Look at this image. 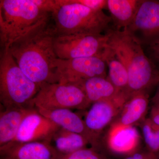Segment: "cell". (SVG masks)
I'll list each match as a JSON object with an SVG mask.
<instances>
[{
    "instance_id": "6da1fadb",
    "label": "cell",
    "mask_w": 159,
    "mask_h": 159,
    "mask_svg": "<svg viewBox=\"0 0 159 159\" xmlns=\"http://www.w3.org/2000/svg\"><path fill=\"white\" fill-rule=\"evenodd\" d=\"M51 17L16 40L9 52L18 66L29 79L40 86L45 83H57L54 62L56 34Z\"/></svg>"
},
{
    "instance_id": "7a4b0ae2",
    "label": "cell",
    "mask_w": 159,
    "mask_h": 159,
    "mask_svg": "<svg viewBox=\"0 0 159 159\" xmlns=\"http://www.w3.org/2000/svg\"><path fill=\"white\" fill-rule=\"evenodd\" d=\"M108 45L121 61L128 72L126 101L133 95L148 91L159 84V70L145 54L138 39L126 29L111 28Z\"/></svg>"
},
{
    "instance_id": "3957f363",
    "label": "cell",
    "mask_w": 159,
    "mask_h": 159,
    "mask_svg": "<svg viewBox=\"0 0 159 159\" xmlns=\"http://www.w3.org/2000/svg\"><path fill=\"white\" fill-rule=\"evenodd\" d=\"M60 7L51 15L54 30L59 34H100L111 28L110 16L75 2L58 0Z\"/></svg>"
},
{
    "instance_id": "277c9868",
    "label": "cell",
    "mask_w": 159,
    "mask_h": 159,
    "mask_svg": "<svg viewBox=\"0 0 159 159\" xmlns=\"http://www.w3.org/2000/svg\"><path fill=\"white\" fill-rule=\"evenodd\" d=\"M51 16L32 0H1V49L9 48L16 40Z\"/></svg>"
},
{
    "instance_id": "5b68a950",
    "label": "cell",
    "mask_w": 159,
    "mask_h": 159,
    "mask_svg": "<svg viewBox=\"0 0 159 159\" xmlns=\"http://www.w3.org/2000/svg\"><path fill=\"white\" fill-rule=\"evenodd\" d=\"M39 88L20 69L9 49H1V107L4 108L34 107L31 102Z\"/></svg>"
},
{
    "instance_id": "8992f818",
    "label": "cell",
    "mask_w": 159,
    "mask_h": 159,
    "mask_svg": "<svg viewBox=\"0 0 159 159\" xmlns=\"http://www.w3.org/2000/svg\"><path fill=\"white\" fill-rule=\"evenodd\" d=\"M32 100L36 109L84 110L91 104L82 87L79 84L45 83Z\"/></svg>"
},
{
    "instance_id": "52a82bcc",
    "label": "cell",
    "mask_w": 159,
    "mask_h": 159,
    "mask_svg": "<svg viewBox=\"0 0 159 159\" xmlns=\"http://www.w3.org/2000/svg\"><path fill=\"white\" fill-rule=\"evenodd\" d=\"M108 34H59L54 39L57 58L71 59L101 56L108 45Z\"/></svg>"
},
{
    "instance_id": "ba28073f",
    "label": "cell",
    "mask_w": 159,
    "mask_h": 159,
    "mask_svg": "<svg viewBox=\"0 0 159 159\" xmlns=\"http://www.w3.org/2000/svg\"><path fill=\"white\" fill-rule=\"evenodd\" d=\"M57 83L80 84L95 77H107L106 63L101 56L71 59L57 58L54 62Z\"/></svg>"
},
{
    "instance_id": "9c48e42d",
    "label": "cell",
    "mask_w": 159,
    "mask_h": 159,
    "mask_svg": "<svg viewBox=\"0 0 159 159\" xmlns=\"http://www.w3.org/2000/svg\"><path fill=\"white\" fill-rule=\"evenodd\" d=\"M142 46L159 43V0H142L133 20L126 28Z\"/></svg>"
},
{
    "instance_id": "30bf717a",
    "label": "cell",
    "mask_w": 159,
    "mask_h": 159,
    "mask_svg": "<svg viewBox=\"0 0 159 159\" xmlns=\"http://www.w3.org/2000/svg\"><path fill=\"white\" fill-rule=\"evenodd\" d=\"M60 128L35 108L23 120L11 142H46L51 143L54 134Z\"/></svg>"
},
{
    "instance_id": "8fae6325",
    "label": "cell",
    "mask_w": 159,
    "mask_h": 159,
    "mask_svg": "<svg viewBox=\"0 0 159 159\" xmlns=\"http://www.w3.org/2000/svg\"><path fill=\"white\" fill-rule=\"evenodd\" d=\"M125 103L118 100H102L93 103L87 112L86 126L100 144V135L122 110Z\"/></svg>"
},
{
    "instance_id": "7c38bea8",
    "label": "cell",
    "mask_w": 159,
    "mask_h": 159,
    "mask_svg": "<svg viewBox=\"0 0 159 159\" xmlns=\"http://www.w3.org/2000/svg\"><path fill=\"white\" fill-rule=\"evenodd\" d=\"M61 155L46 142H11L0 147L1 159H58Z\"/></svg>"
},
{
    "instance_id": "4fadbf2b",
    "label": "cell",
    "mask_w": 159,
    "mask_h": 159,
    "mask_svg": "<svg viewBox=\"0 0 159 159\" xmlns=\"http://www.w3.org/2000/svg\"><path fill=\"white\" fill-rule=\"evenodd\" d=\"M139 131L134 126H123L112 123L106 137L107 148L117 154L127 156L139 151Z\"/></svg>"
},
{
    "instance_id": "5bb4252c",
    "label": "cell",
    "mask_w": 159,
    "mask_h": 159,
    "mask_svg": "<svg viewBox=\"0 0 159 159\" xmlns=\"http://www.w3.org/2000/svg\"><path fill=\"white\" fill-rule=\"evenodd\" d=\"M36 110L43 116L50 119L61 128L84 136L89 139L92 147L99 149V141L87 128L84 120L72 110Z\"/></svg>"
},
{
    "instance_id": "9a60e30c",
    "label": "cell",
    "mask_w": 159,
    "mask_h": 159,
    "mask_svg": "<svg viewBox=\"0 0 159 159\" xmlns=\"http://www.w3.org/2000/svg\"><path fill=\"white\" fill-rule=\"evenodd\" d=\"M148 93L141 92L133 95L125 102L114 123L123 126H134L145 119L149 103Z\"/></svg>"
},
{
    "instance_id": "2e32d148",
    "label": "cell",
    "mask_w": 159,
    "mask_h": 159,
    "mask_svg": "<svg viewBox=\"0 0 159 159\" xmlns=\"http://www.w3.org/2000/svg\"><path fill=\"white\" fill-rule=\"evenodd\" d=\"M35 107L2 109L0 112V147L13 141L23 120Z\"/></svg>"
},
{
    "instance_id": "e0dca14e",
    "label": "cell",
    "mask_w": 159,
    "mask_h": 159,
    "mask_svg": "<svg viewBox=\"0 0 159 159\" xmlns=\"http://www.w3.org/2000/svg\"><path fill=\"white\" fill-rule=\"evenodd\" d=\"M82 87L91 105L102 100L125 101L107 77L90 78L79 84Z\"/></svg>"
},
{
    "instance_id": "ac0fdd59",
    "label": "cell",
    "mask_w": 159,
    "mask_h": 159,
    "mask_svg": "<svg viewBox=\"0 0 159 159\" xmlns=\"http://www.w3.org/2000/svg\"><path fill=\"white\" fill-rule=\"evenodd\" d=\"M142 0H107L113 29H126L133 20Z\"/></svg>"
},
{
    "instance_id": "d6986e66",
    "label": "cell",
    "mask_w": 159,
    "mask_h": 159,
    "mask_svg": "<svg viewBox=\"0 0 159 159\" xmlns=\"http://www.w3.org/2000/svg\"><path fill=\"white\" fill-rule=\"evenodd\" d=\"M101 57L108 67L109 80L116 88L126 102V96L128 87V72L125 66L117 57L109 46L104 49Z\"/></svg>"
},
{
    "instance_id": "ffe728a7",
    "label": "cell",
    "mask_w": 159,
    "mask_h": 159,
    "mask_svg": "<svg viewBox=\"0 0 159 159\" xmlns=\"http://www.w3.org/2000/svg\"><path fill=\"white\" fill-rule=\"evenodd\" d=\"M51 144L61 154L67 155L86 148L91 143L84 136L61 128L54 134Z\"/></svg>"
},
{
    "instance_id": "44dd1931",
    "label": "cell",
    "mask_w": 159,
    "mask_h": 159,
    "mask_svg": "<svg viewBox=\"0 0 159 159\" xmlns=\"http://www.w3.org/2000/svg\"><path fill=\"white\" fill-rule=\"evenodd\" d=\"M141 127L147 150L157 154L159 153V125L149 118L141 122Z\"/></svg>"
},
{
    "instance_id": "7402d4cb",
    "label": "cell",
    "mask_w": 159,
    "mask_h": 159,
    "mask_svg": "<svg viewBox=\"0 0 159 159\" xmlns=\"http://www.w3.org/2000/svg\"><path fill=\"white\" fill-rule=\"evenodd\" d=\"M58 159H108L97 148H84L67 155H61Z\"/></svg>"
},
{
    "instance_id": "603a6c76",
    "label": "cell",
    "mask_w": 159,
    "mask_h": 159,
    "mask_svg": "<svg viewBox=\"0 0 159 159\" xmlns=\"http://www.w3.org/2000/svg\"><path fill=\"white\" fill-rule=\"evenodd\" d=\"M42 10L52 15L60 7L58 0H32Z\"/></svg>"
},
{
    "instance_id": "cb8c5ba5",
    "label": "cell",
    "mask_w": 159,
    "mask_h": 159,
    "mask_svg": "<svg viewBox=\"0 0 159 159\" xmlns=\"http://www.w3.org/2000/svg\"><path fill=\"white\" fill-rule=\"evenodd\" d=\"M75 2L97 11H102L107 8V0H74Z\"/></svg>"
},
{
    "instance_id": "d4e9b609",
    "label": "cell",
    "mask_w": 159,
    "mask_h": 159,
    "mask_svg": "<svg viewBox=\"0 0 159 159\" xmlns=\"http://www.w3.org/2000/svg\"><path fill=\"white\" fill-rule=\"evenodd\" d=\"M125 159H158L157 154L147 150L145 151H138L126 157Z\"/></svg>"
},
{
    "instance_id": "484cf974",
    "label": "cell",
    "mask_w": 159,
    "mask_h": 159,
    "mask_svg": "<svg viewBox=\"0 0 159 159\" xmlns=\"http://www.w3.org/2000/svg\"><path fill=\"white\" fill-rule=\"evenodd\" d=\"M148 57L156 66L159 70V43L148 47Z\"/></svg>"
},
{
    "instance_id": "4316f807",
    "label": "cell",
    "mask_w": 159,
    "mask_h": 159,
    "mask_svg": "<svg viewBox=\"0 0 159 159\" xmlns=\"http://www.w3.org/2000/svg\"><path fill=\"white\" fill-rule=\"evenodd\" d=\"M149 118L156 124L159 125V104L152 105Z\"/></svg>"
},
{
    "instance_id": "83f0119b",
    "label": "cell",
    "mask_w": 159,
    "mask_h": 159,
    "mask_svg": "<svg viewBox=\"0 0 159 159\" xmlns=\"http://www.w3.org/2000/svg\"><path fill=\"white\" fill-rule=\"evenodd\" d=\"M152 102L153 103V105L159 104V87L154 96L152 99Z\"/></svg>"
},
{
    "instance_id": "f1b7e54d",
    "label": "cell",
    "mask_w": 159,
    "mask_h": 159,
    "mask_svg": "<svg viewBox=\"0 0 159 159\" xmlns=\"http://www.w3.org/2000/svg\"><path fill=\"white\" fill-rule=\"evenodd\" d=\"M158 159H159V153L157 154Z\"/></svg>"
}]
</instances>
